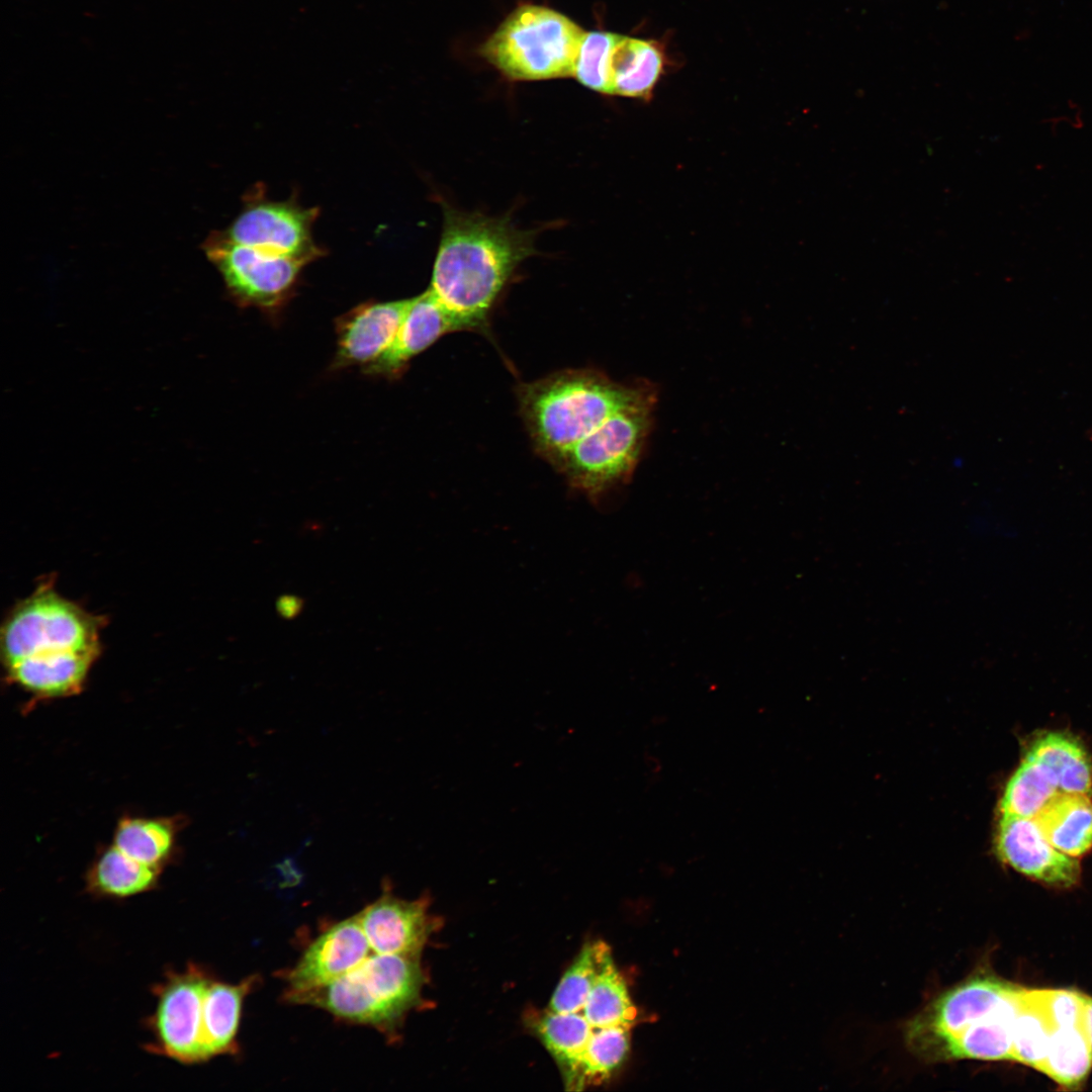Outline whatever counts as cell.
<instances>
[{
	"label": "cell",
	"mask_w": 1092,
	"mask_h": 1092,
	"mask_svg": "<svg viewBox=\"0 0 1092 1092\" xmlns=\"http://www.w3.org/2000/svg\"><path fill=\"white\" fill-rule=\"evenodd\" d=\"M444 226L429 291L458 332H485L488 317L518 265L533 253V236L509 218L455 208Z\"/></svg>",
	"instance_id": "obj_1"
},
{
	"label": "cell",
	"mask_w": 1092,
	"mask_h": 1092,
	"mask_svg": "<svg viewBox=\"0 0 1092 1092\" xmlns=\"http://www.w3.org/2000/svg\"><path fill=\"white\" fill-rule=\"evenodd\" d=\"M657 392L647 380L621 383L594 369H565L518 388L519 412L537 454L553 468L612 415Z\"/></svg>",
	"instance_id": "obj_2"
},
{
	"label": "cell",
	"mask_w": 1092,
	"mask_h": 1092,
	"mask_svg": "<svg viewBox=\"0 0 1092 1092\" xmlns=\"http://www.w3.org/2000/svg\"><path fill=\"white\" fill-rule=\"evenodd\" d=\"M423 984L420 954L374 952L331 984L290 1001L389 1031L419 1003Z\"/></svg>",
	"instance_id": "obj_3"
},
{
	"label": "cell",
	"mask_w": 1092,
	"mask_h": 1092,
	"mask_svg": "<svg viewBox=\"0 0 1092 1092\" xmlns=\"http://www.w3.org/2000/svg\"><path fill=\"white\" fill-rule=\"evenodd\" d=\"M103 618L61 596L43 582L8 613L0 630L4 667L26 659L76 654L99 656Z\"/></svg>",
	"instance_id": "obj_4"
},
{
	"label": "cell",
	"mask_w": 1092,
	"mask_h": 1092,
	"mask_svg": "<svg viewBox=\"0 0 1092 1092\" xmlns=\"http://www.w3.org/2000/svg\"><path fill=\"white\" fill-rule=\"evenodd\" d=\"M583 33L567 16L544 6L527 4L506 18L480 52L513 80L573 76Z\"/></svg>",
	"instance_id": "obj_5"
},
{
	"label": "cell",
	"mask_w": 1092,
	"mask_h": 1092,
	"mask_svg": "<svg viewBox=\"0 0 1092 1092\" xmlns=\"http://www.w3.org/2000/svg\"><path fill=\"white\" fill-rule=\"evenodd\" d=\"M656 401L654 392L621 408L575 444L554 469L594 502L628 483L649 436Z\"/></svg>",
	"instance_id": "obj_6"
},
{
	"label": "cell",
	"mask_w": 1092,
	"mask_h": 1092,
	"mask_svg": "<svg viewBox=\"0 0 1092 1092\" xmlns=\"http://www.w3.org/2000/svg\"><path fill=\"white\" fill-rule=\"evenodd\" d=\"M211 977L195 964L182 971L170 970L154 986L156 1005L148 1018L151 1053L183 1065L203 1063V1001Z\"/></svg>",
	"instance_id": "obj_7"
},
{
	"label": "cell",
	"mask_w": 1092,
	"mask_h": 1092,
	"mask_svg": "<svg viewBox=\"0 0 1092 1092\" xmlns=\"http://www.w3.org/2000/svg\"><path fill=\"white\" fill-rule=\"evenodd\" d=\"M204 249L236 301L268 314H275L289 299L308 262L238 244L222 234L211 236Z\"/></svg>",
	"instance_id": "obj_8"
},
{
	"label": "cell",
	"mask_w": 1092,
	"mask_h": 1092,
	"mask_svg": "<svg viewBox=\"0 0 1092 1092\" xmlns=\"http://www.w3.org/2000/svg\"><path fill=\"white\" fill-rule=\"evenodd\" d=\"M995 851L1003 863L1045 885L1071 888L1080 880L1078 860L1054 847L1033 818L1000 814Z\"/></svg>",
	"instance_id": "obj_9"
},
{
	"label": "cell",
	"mask_w": 1092,
	"mask_h": 1092,
	"mask_svg": "<svg viewBox=\"0 0 1092 1092\" xmlns=\"http://www.w3.org/2000/svg\"><path fill=\"white\" fill-rule=\"evenodd\" d=\"M313 218V210L290 203L259 202L247 207L222 235L238 244L309 261L317 252L310 234Z\"/></svg>",
	"instance_id": "obj_10"
},
{
	"label": "cell",
	"mask_w": 1092,
	"mask_h": 1092,
	"mask_svg": "<svg viewBox=\"0 0 1092 1092\" xmlns=\"http://www.w3.org/2000/svg\"><path fill=\"white\" fill-rule=\"evenodd\" d=\"M370 949L356 915L336 923L308 946L288 973V1000L343 977L364 962Z\"/></svg>",
	"instance_id": "obj_11"
},
{
	"label": "cell",
	"mask_w": 1092,
	"mask_h": 1092,
	"mask_svg": "<svg viewBox=\"0 0 1092 1092\" xmlns=\"http://www.w3.org/2000/svg\"><path fill=\"white\" fill-rule=\"evenodd\" d=\"M1022 989L1017 986L991 1010L933 1042L919 1057L929 1062L1013 1061V1024Z\"/></svg>",
	"instance_id": "obj_12"
},
{
	"label": "cell",
	"mask_w": 1092,
	"mask_h": 1092,
	"mask_svg": "<svg viewBox=\"0 0 1092 1092\" xmlns=\"http://www.w3.org/2000/svg\"><path fill=\"white\" fill-rule=\"evenodd\" d=\"M412 298L362 303L335 323L337 346L331 369L365 366L392 344Z\"/></svg>",
	"instance_id": "obj_13"
},
{
	"label": "cell",
	"mask_w": 1092,
	"mask_h": 1092,
	"mask_svg": "<svg viewBox=\"0 0 1092 1092\" xmlns=\"http://www.w3.org/2000/svg\"><path fill=\"white\" fill-rule=\"evenodd\" d=\"M356 916L376 953L420 954L436 926L424 900L399 899L388 891Z\"/></svg>",
	"instance_id": "obj_14"
},
{
	"label": "cell",
	"mask_w": 1092,
	"mask_h": 1092,
	"mask_svg": "<svg viewBox=\"0 0 1092 1092\" xmlns=\"http://www.w3.org/2000/svg\"><path fill=\"white\" fill-rule=\"evenodd\" d=\"M454 332H458V329L453 320L427 289L412 297L389 348L361 370L369 376L395 379L403 374L413 358L444 335Z\"/></svg>",
	"instance_id": "obj_15"
},
{
	"label": "cell",
	"mask_w": 1092,
	"mask_h": 1092,
	"mask_svg": "<svg viewBox=\"0 0 1092 1092\" xmlns=\"http://www.w3.org/2000/svg\"><path fill=\"white\" fill-rule=\"evenodd\" d=\"M98 656L76 654L54 659H26L5 667L7 678L38 699L81 692Z\"/></svg>",
	"instance_id": "obj_16"
},
{
	"label": "cell",
	"mask_w": 1092,
	"mask_h": 1092,
	"mask_svg": "<svg viewBox=\"0 0 1092 1092\" xmlns=\"http://www.w3.org/2000/svg\"><path fill=\"white\" fill-rule=\"evenodd\" d=\"M1033 819L1049 842L1070 856L1092 847V801L1086 794L1059 791Z\"/></svg>",
	"instance_id": "obj_17"
},
{
	"label": "cell",
	"mask_w": 1092,
	"mask_h": 1092,
	"mask_svg": "<svg viewBox=\"0 0 1092 1092\" xmlns=\"http://www.w3.org/2000/svg\"><path fill=\"white\" fill-rule=\"evenodd\" d=\"M254 981V978H248L232 985L209 980L202 1013L204 1061L235 1052L243 1002Z\"/></svg>",
	"instance_id": "obj_18"
},
{
	"label": "cell",
	"mask_w": 1092,
	"mask_h": 1092,
	"mask_svg": "<svg viewBox=\"0 0 1092 1092\" xmlns=\"http://www.w3.org/2000/svg\"><path fill=\"white\" fill-rule=\"evenodd\" d=\"M162 869L145 864L113 844L103 849L86 874V889L100 898L125 899L153 890Z\"/></svg>",
	"instance_id": "obj_19"
},
{
	"label": "cell",
	"mask_w": 1092,
	"mask_h": 1092,
	"mask_svg": "<svg viewBox=\"0 0 1092 1092\" xmlns=\"http://www.w3.org/2000/svg\"><path fill=\"white\" fill-rule=\"evenodd\" d=\"M1025 757L1043 765L1054 778L1059 791L1091 793V759L1074 737L1059 732L1043 734L1029 745Z\"/></svg>",
	"instance_id": "obj_20"
},
{
	"label": "cell",
	"mask_w": 1092,
	"mask_h": 1092,
	"mask_svg": "<svg viewBox=\"0 0 1092 1092\" xmlns=\"http://www.w3.org/2000/svg\"><path fill=\"white\" fill-rule=\"evenodd\" d=\"M662 67L661 51L653 41L620 35L611 59L612 94L648 97Z\"/></svg>",
	"instance_id": "obj_21"
},
{
	"label": "cell",
	"mask_w": 1092,
	"mask_h": 1092,
	"mask_svg": "<svg viewBox=\"0 0 1092 1092\" xmlns=\"http://www.w3.org/2000/svg\"><path fill=\"white\" fill-rule=\"evenodd\" d=\"M175 835L170 819L126 817L118 822L112 844L145 864L163 869L174 849Z\"/></svg>",
	"instance_id": "obj_22"
},
{
	"label": "cell",
	"mask_w": 1092,
	"mask_h": 1092,
	"mask_svg": "<svg viewBox=\"0 0 1092 1092\" xmlns=\"http://www.w3.org/2000/svg\"><path fill=\"white\" fill-rule=\"evenodd\" d=\"M630 1028L627 1025L594 1028L574 1072L565 1081L567 1089L580 1090L610 1077L628 1055Z\"/></svg>",
	"instance_id": "obj_23"
},
{
	"label": "cell",
	"mask_w": 1092,
	"mask_h": 1092,
	"mask_svg": "<svg viewBox=\"0 0 1092 1092\" xmlns=\"http://www.w3.org/2000/svg\"><path fill=\"white\" fill-rule=\"evenodd\" d=\"M536 1033L557 1062L564 1081L574 1072L594 1031L581 1012L549 1010L535 1024Z\"/></svg>",
	"instance_id": "obj_24"
},
{
	"label": "cell",
	"mask_w": 1092,
	"mask_h": 1092,
	"mask_svg": "<svg viewBox=\"0 0 1092 1092\" xmlns=\"http://www.w3.org/2000/svg\"><path fill=\"white\" fill-rule=\"evenodd\" d=\"M594 1028L631 1026L637 1016L612 954L606 960L580 1011Z\"/></svg>",
	"instance_id": "obj_25"
},
{
	"label": "cell",
	"mask_w": 1092,
	"mask_h": 1092,
	"mask_svg": "<svg viewBox=\"0 0 1092 1092\" xmlns=\"http://www.w3.org/2000/svg\"><path fill=\"white\" fill-rule=\"evenodd\" d=\"M1092 1069V1049L1081 1027L1052 1031L1041 1072L1068 1089L1082 1085Z\"/></svg>",
	"instance_id": "obj_26"
},
{
	"label": "cell",
	"mask_w": 1092,
	"mask_h": 1092,
	"mask_svg": "<svg viewBox=\"0 0 1092 1092\" xmlns=\"http://www.w3.org/2000/svg\"><path fill=\"white\" fill-rule=\"evenodd\" d=\"M1058 792V786L1049 770L1040 763L1024 757L1004 788L999 812L1034 818Z\"/></svg>",
	"instance_id": "obj_27"
},
{
	"label": "cell",
	"mask_w": 1092,
	"mask_h": 1092,
	"mask_svg": "<svg viewBox=\"0 0 1092 1092\" xmlns=\"http://www.w3.org/2000/svg\"><path fill=\"white\" fill-rule=\"evenodd\" d=\"M1052 1031L1038 991L1023 988L1013 1024V1061L1040 1071Z\"/></svg>",
	"instance_id": "obj_28"
},
{
	"label": "cell",
	"mask_w": 1092,
	"mask_h": 1092,
	"mask_svg": "<svg viewBox=\"0 0 1092 1092\" xmlns=\"http://www.w3.org/2000/svg\"><path fill=\"white\" fill-rule=\"evenodd\" d=\"M604 941L585 945L566 970L550 1001V1010L580 1012L606 960L611 956Z\"/></svg>",
	"instance_id": "obj_29"
},
{
	"label": "cell",
	"mask_w": 1092,
	"mask_h": 1092,
	"mask_svg": "<svg viewBox=\"0 0 1092 1092\" xmlns=\"http://www.w3.org/2000/svg\"><path fill=\"white\" fill-rule=\"evenodd\" d=\"M619 36L605 31L583 33L573 71L579 83L595 91L612 94L611 59Z\"/></svg>",
	"instance_id": "obj_30"
},
{
	"label": "cell",
	"mask_w": 1092,
	"mask_h": 1092,
	"mask_svg": "<svg viewBox=\"0 0 1092 1092\" xmlns=\"http://www.w3.org/2000/svg\"><path fill=\"white\" fill-rule=\"evenodd\" d=\"M1043 1012L1053 1029L1081 1025L1084 994L1074 990H1037Z\"/></svg>",
	"instance_id": "obj_31"
},
{
	"label": "cell",
	"mask_w": 1092,
	"mask_h": 1092,
	"mask_svg": "<svg viewBox=\"0 0 1092 1092\" xmlns=\"http://www.w3.org/2000/svg\"><path fill=\"white\" fill-rule=\"evenodd\" d=\"M1081 1027L1092 1049V998L1084 995Z\"/></svg>",
	"instance_id": "obj_32"
},
{
	"label": "cell",
	"mask_w": 1092,
	"mask_h": 1092,
	"mask_svg": "<svg viewBox=\"0 0 1092 1092\" xmlns=\"http://www.w3.org/2000/svg\"><path fill=\"white\" fill-rule=\"evenodd\" d=\"M279 609L284 616H291L298 609V604L294 599H283L279 605Z\"/></svg>",
	"instance_id": "obj_33"
}]
</instances>
